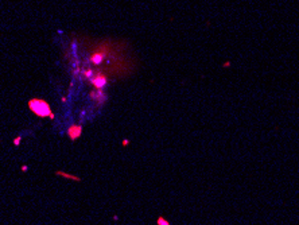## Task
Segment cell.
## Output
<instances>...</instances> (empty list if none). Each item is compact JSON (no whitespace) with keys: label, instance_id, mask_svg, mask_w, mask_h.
<instances>
[{"label":"cell","instance_id":"1","mask_svg":"<svg viewBox=\"0 0 299 225\" xmlns=\"http://www.w3.org/2000/svg\"><path fill=\"white\" fill-rule=\"evenodd\" d=\"M27 105H28V109H30L36 117H42V119L43 117H49V119H51V120H54V117H55L50 104L43 99H36V97L30 99L27 103Z\"/></svg>","mask_w":299,"mask_h":225},{"label":"cell","instance_id":"2","mask_svg":"<svg viewBox=\"0 0 299 225\" xmlns=\"http://www.w3.org/2000/svg\"><path fill=\"white\" fill-rule=\"evenodd\" d=\"M82 125H80V124H71L70 127H69L67 129H66V135H67V138L71 140V142H74V140L80 139L82 135Z\"/></svg>","mask_w":299,"mask_h":225},{"label":"cell","instance_id":"3","mask_svg":"<svg viewBox=\"0 0 299 225\" xmlns=\"http://www.w3.org/2000/svg\"><path fill=\"white\" fill-rule=\"evenodd\" d=\"M90 82H92V85H94L97 89H101L107 85V78H105L104 76H101V74H99V76L93 77V78L90 80Z\"/></svg>","mask_w":299,"mask_h":225},{"label":"cell","instance_id":"4","mask_svg":"<svg viewBox=\"0 0 299 225\" xmlns=\"http://www.w3.org/2000/svg\"><path fill=\"white\" fill-rule=\"evenodd\" d=\"M55 175L58 177H64L66 179H70V181H76V182H81V178L77 177V175H73V174H67L65 171H55Z\"/></svg>","mask_w":299,"mask_h":225},{"label":"cell","instance_id":"5","mask_svg":"<svg viewBox=\"0 0 299 225\" xmlns=\"http://www.w3.org/2000/svg\"><path fill=\"white\" fill-rule=\"evenodd\" d=\"M102 58H104V57H102L101 54L96 53V54H93V55L90 57V62H92V63H94V65H99V63H101Z\"/></svg>","mask_w":299,"mask_h":225},{"label":"cell","instance_id":"6","mask_svg":"<svg viewBox=\"0 0 299 225\" xmlns=\"http://www.w3.org/2000/svg\"><path fill=\"white\" fill-rule=\"evenodd\" d=\"M22 139H23V138H22V135H19V136H16V138H15V139H14V140H12V143H14V146H15V147H18V146H19V144H20V143H22Z\"/></svg>","mask_w":299,"mask_h":225},{"label":"cell","instance_id":"7","mask_svg":"<svg viewBox=\"0 0 299 225\" xmlns=\"http://www.w3.org/2000/svg\"><path fill=\"white\" fill-rule=\"evenodd\" d=\"M156 223H158V225H170V223H168L166 218H163V217H159Z\"/></svg>","mask_w":299,"mask_h":225},{"label":"cell","instance_id":"8","mask_svg":"<svg viewBox=\"0 0 299 225\" xmlns=\"http://www.w3.org/2000/svg\"><path fill=\"white\" fill-rule=\"evenodd\" d=\"M84 74L86 77H92V74H93V71L92 70H86V71H84Z\"/></svg>","mask_w":299,"mask_h":225},{"label":"cell","instance_id":"9","mask_svg":"<svg viewBox=\"0 0 299 225\" xmlns=\"http://www.w3.org/2000/svg\"><path fill=\"white\" fill-rule=\"evenodd\" d=\"M27 170H28V167L26 166V164H24V166H22V171H23V173H26Z\"/></svg>","mask_w":299,"mask_h":225},{"label":"cell","instance_id":"10","mask_svg":"<svg viewBox=\"0 0 299 225\" xmlns=\"http://www.w3.org/2000/svg\"><path fill=\"white\" fill-rule=\"evenodd\" d=\"M128 143H129V140H124V142H123V144H124V146H127Z\"/></svg>","mask_w":299,"mask_h":225}]
</instances>
